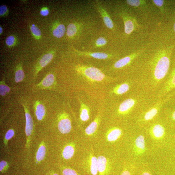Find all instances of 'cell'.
I'll return each mask as SVG.
<instances>
[{
	"label": "cell",
	"instance_id": "cell-39",
	"mask_svg": "<svg viewBox=\"0 0 175 175\" xmlns=\"http://www.w3.org/2000/svg\"><path fill=\"white\" fill-rule=\"evenodd\" d=\"M52 175H58L57 173H54V174H53Z\"/></svg>",
	"mask_w": 175,
	"mask_h": 175
},
{
	"label": "cell",
	"instance_id": "cell-14",
	"mask_svg": "<svg viewBox=\"0 0 175 175\" xmlns=\"http://www.w3.org/2000/svg\"><path fill=\"white\" fill-rule=\"evenodd\" d=\"M55 77L54 75L52 73L47 75L42 81L37 85V87L43 89H47L52 86L55 84Z\"/></svg>",
	"mask_w": 175,
	"mask_h": 175
},
{
	"label": "cell",
	"instance_id": "cell-21",
	"mask_svg": "<svg viewBox=\"0 0 175 175\" xmlns=\"http://www.w3.org/2000/svg\"><path fill=\"white\" fill-rule=\"evenodd\" d=\"M80 25L76 23H71L68 25L67 28V35L69 37L75 36L80 30Z\"/></svg>",
	"mask_w": 175,
	"mask_h": 175
},
{
	"label": "cell",
	"instance_id": "cell-25",
	"mask_svg": "<svg viewBox=\"0 0 175 175\" xmlns=\"http://www.w3.org/2000/svg\"><path fill=\"white\" fill-rule=\"evenodd\" d=\"M10 88L6 85L4 80L1 81L0 94L2 96H5L6 94L8 93L10 91Z\"/></svg>",
	"mask_w": 175,
	"mask_h": 175
},
{
	"label": "cell",
	"instance_id": "cell-1",
	"mask_svg": "<svg viewBox=\"0 0 175 175\" xmlns=\"http://www.w3.org/2000/svg\"><path fill=\"white\" fill-rule=\"evenodd\" d=\"M173 94H169L160 98L152 96L141 107V111L138 122L145 124L153 121L159 115L168 101L173 96Z\"/></svg>",
	"mask_w": 175,
	"mask_h": 175
},
{
	"label": "cell",
	"instance_id": "cell-3",
	"mask_svg": "<svg viewBox=\"0 0 175 175\" xmlns=\"http://www.w3.org/2000/svg\"><path fill=\"white\" fill-rule=\"evenodd\" d=\"M81 167L87 175H98V159L93 152H91L83 161Z\"/></svg>",
	"mask_w": 175,
	"mask_h": 175
},
{
	"label": "cell",
	"instance_id": "cell-24",
	"mask_svg": "<svg viewBox=\"0 0 175 175\" xmlns=\"http://www.w3.org/2000/svg\"><path fill=\"white\" fill-rule=\"evenodd\" d=\"M46 148L43 145L39 148L36 155V159L37 161H40L44 159L46 154Z\"/></svg>",
	"mask_w": 175,
	"mask_h": 175
},
{
	"label": "cell",
	"instance_id": "cell-37",
	"mask_svg": "<svg viewBox=\"0 0 175 175\" xmlns=\"http://www.w3.org/2000/svg\"><path fill=\"white\" fill-rule=\"evenodd\" d=\"M3 31V30L2 28L1 27H0V34L1 35Z\"/></svg>",
	"mask_w": 175,
	"mask_h": 175
},
{
	"label": "cell",
	"instance_id": "cell-28",
	"mask_svg": "<svg viewBox=\"0 0 175 175\" xmlns=\"http://www.w3.org/2000/svg\"><path fill=\"white\" fill-rule=\"evenodd\" d=\"M134 175H153L147 168H142L138 170Z\"/></svg>",
	"mask_w": 175,
	"mask_h": 175
},
{
	"label": "cell",
	"instance_id": "cell-8",
	"mask_svg": "<svg viewBox=\"0 0 175 175\" xmlns=\"http://www.w3.org/2000/svg\"><path fill=\"white\" fill-rule=\"evenodd\" d=\"M138 55V54L135 53L121 58L114 63V68L118 69L127 66L131 64L137 57Z\"/></svg>",
	"mask_w": 175,
	"mask_h": 175
},
{
	"label": "cell",
	"instance_id": "cell-4",
	"mask_svg": "<svg viewBox=\"0 0 175 175\" xmlns=\"http://www.w3.org/2000/svg\"><path fill=\"white\" fill-rule=\"evenodd\" d=\"M133 88H137L134 79L118 84L114 87L111 93L116 96L122 95L128 92Z\"/></svg>",
	"mask_w": 175,
	"mask_h": 175
},
{
	"label": "cell",
	"instance_id": "cell-5",
	"mask_svg": "<svg viewBox=\"0 0 175 175\" xmlns=\"http://www.w3.org/2000/svg\"><path fill=\"white\" fill-rule=\"evenodd\" d=\"M149 133L153 139L159 140L165 137L166 129L162 123L156 122L153 123L149 128Z\"/></svg>",
	"mask_w": 175,
	"mask_h": 175
},
{
	"label": "cell",
	"instance_id": "cell-30",
	"mask_svg": "<svg viewBox=\"0 0 175 175\" xmlns=\"http://www.w3.org/2000/svg\"><path fill=\"white\" fill-rule=\"evenodd\" d=\"M107 42L105 38L100 37L96 40V45L97 47H101L104 46L107 44Z\"/></svg>",
	"mask_w": 175,
	"mask_h": 175
},
{
	"label": "cell",
	"instance_id": "cell-27",
	"mask_svg": "<svg viewBox=\"0 0 175 175\" xmlns=\"http://www.w3.org/2000/svg\"><path fill=\"white\" fill-rule=\"evenodd\" d=\"M126 2L129 5L135 7L143 5L146 3L145 1L140 0H127Z\"/></svg>",
	"mask_w": 175,
	"mask_h": 175
},
{
	"label": "cell",
	"instance_id": "cell-31",
	"mask_svg": "<svg viewBox=\"0 0 175 175\" xmlns=\"http://www.w3.org/2000/svg\"><path fill=\"white\" fill-rule=\"evenodd\" d=\"M15 135V132L12 129H10L6 132L5 136L6 140H9L12 138Z\"/></svg>",
	"mask_w": 175,
	"mask_h": 175
},
{
	"label": "cell",
	"instance_id": "cell-13",
	"mask_svg": "<svg viewBox=\"0 0 175 175\" xmlns=\"http://www.w3.org/2000/svg\"><path fill=\"white\" fill-rule=\"evenodd\" d=\"M97 9L100 13L106 27L110 29L114 28V26L113 22L106 9L101 6H98Z\"/></svg>",
	"mask_w": 175,
	"mask_h": 175
},
{
	"label": "cell",
	"instance_id": "cell-11",
	"mask_svg": "<svg viewBox=\"0 0 175 175\" xmlns=\"http://www.w3.org/2000/svg\"><path fill=\"white\" fill-rule=\"evenodd\" d=\"M25 111L26 119L25 133L27 136H30L33 130V122L29 109L25 105L22 104Z\"/></svg>",
	"mask_w": 175,
	"mask_h": 175
},
{
	"label": "cell",
	"instance_id": "cell-9",
	"mask_svg": "<svg viewBox=\"0 0 175 175\" xmlns=\"http://www.w3.org/2000/svg\"><path fill=\"white\" fill-rule=\"evenodd\" d=\"M123 133L122 130L115 127L109 130L106 134V138L109 142H115L120 138Z\"/></svg>",
	"mask_w": 175,
	"mask_h": 175
},
{
	"label": "cell",
	"instance_id": "cell-16",
	"mask_svg": "<svg viewBox=\"0 0 175 175\" xmlns=\"http://www.w3.org/2000/svg\"><path fill=\"white\" fill-rule=\"evenodd\" d=\"M100 121V116L97 115L94 120L87 127L85 131V134L91 136L94 134L99 126Z\"/></svg>",
	"mask_w": 175,
	"mask_h": 175
},
{
	"label": "cell",
	"instance_id": "cell-35",
	"mask_svg": "<svg viewBox=\"0 0 175 175\" xmlns=\"http://www.w3.org/2000/svg\"><path fill=\"white\" fill-rule=\"evenodd\" d=\"M7 165V163L6 161L4 160L1 161L0 163V171H2Z\"/></svg>",
	"mask_w": 175,
	"mask_h": 175
},
{
	"label": "cell",
	"instance_id": "cell-33",
	"mask_svg": "<svg viewBox=\"0 0 175 175\" xmlns=\"http://www.w3.org/2000/svg\"><path fill=\"white\" fill-rule=\"evenodd\" d=\"M153 2L156 5L159 7H162L164 3V1L163 0H153Z\"/></svg>",
	"mask_w": 175,
	"mask_h": 175
},
{
	"label": "cell",
	"instance_id": "cell-12",
	"mask_svg": "<svg viewBox=\"0 0 175 175\" xmlns=\"http://www.w3.org/2000/svg\"><path fill=\"white\" fill-rule=\"evenodd\" d=\"M122 17L124 22L125 33L127 35H130L135 28V19L131 17L124 15H122Z\"/></svg>",
	"mask_w": 175,
	"mask_h": 175
},
{
	"label": "cell",
	"instance_id": "cell-2",
	"mask_svg": "<svg viewBox=\"0 0 175 175\" xmlns=\"http://www.w3.org/2000/svg\"><path fill=\"white\" fill-rule=\"evenodd\" d=\"M75 69L78 73L90 81H101L106 77L105 74L100 69L94 67L78 65L76 66Z\"/></svg>",
	"mask_w": 175,
	"mask_h": 175
},
{
	"label": "cell",
	"instance_id": "cell-26",
	"mask_svg": "<svg viewBox=\"0 0 175 175\" xmlns=\"http://www.w3.org/2000/svg\"><path fill=\"white\" fill-rule=\"evenodd\" d=\"M32 35L37 40L40 39L41 36V30L36 26L32 25L30 27Z\"/></svg>",
	"mask_w": 175,
	"mask_h": 175
},
{
	"label": "cell",
	"instance_id": "cell-34",
	"mask_svg": "<svg viewBox=\"0 0 175 175\" xmlns=\"http://www.w3.org/2000/svg\"><path fill=\"white\" fill-rule=\"evenodd\" d=\"M49 14V10L46 7L43 8L40 11V14L43 16L48 15Z\"/></svg>",
	"mask_w": 175,
	"mask_h": 175
},
{
	"label": "cell",
	"instance_id": "cell-6",
	"mask_svg": "<svg viewBox=\"0 0 175 175\" xmlns=\"http://www.w3.org/2000/svg\"><path fill=\"white\" fill-rule=\"evenodd\" d=\"M58 123V130L63 134L69 133L72 129V125L68 115L65 113L61 114Z\"/></svg>",
	"mask_w": 175,
	"mask_h": 175
},
{
	"label": "cell",
	"instance_id": "cell-29",
	"mask_svg": "<svg viewBox=\"0 0 175 175\" xmlns=\"http://www.w3.org/2000/svg\"><path fill=\"white\" fill-rule=\"evenodd\" d=\"M16 42V39L14 36L10 35L6 38V43L8 46L11 47L14 45Z\"/></svg>",
	"mask_w": 175,
	"mask_h": 175
},
{
	"label": "cell",
	"instance_id": "cell-10",
	"mask_svg": "<svg viewBox=\"0 0 175 175\" xmlns=\"http://www.w3.org/2000/svg\"><path fill=\"white\" fill-rule=\"evenodd\" d=\"M54 55V52H51L44 55L41 58L37 65L35 75H37L38 73L43 68L47 66L52 60Z\"/></svg>",
	"mask_w": 175,
	"mask_h": 175
},
{
	"label": "cell",
	"instance_id": "cell-15",
	"mask_svg": "<svg viewBox=\"0 0 175 175\" xmlns=\"http://www.w3.org/2000/svg\"><path fill=\"white\" fill-rule=\"evenodd\" d=\"M80 56L92 57L97 59L106 60L111 56V55L106 53L102 52H81L74 50Z\"/></svg>",
	"mask_w": 175,
	"mask_h": 175
},
{
	"label": "cell",
	"instance_id": "cell-38",
	"mask_svg": "<svg viewBox=\"0 0 175 175\" xmlns=\"http://www.w3.org/2000/svg\"><path fill=\"white\" fill-rule=\"evenodd\" d=\"M173 29H174V31L175 32V23L174 25Z\"/></svg>",
	"mask_w": 175,
	"mask_h": 175
},
{
	"label": "cell",
	"instance_id": "cell-17",
	"mask_svg": "<svg viewBox=\"0 0 175 175\" xmlns=\"http://www.w3.org/2000/svg\"><path fill=\"white\" fill-rule=\"evenodd\" d=\"M34 108L37 119L39 121L42 120L46 112L45 107L40 101H37L35 104Z\"/></svg>",
	"mask_w": 175,
	"mask_h": 175
},
{
	"label": "cell",
	"instance_id": "cell-36",
	"mask_svg": "<svg viewBox=\"0 0 175 175\" xmlns=\"http://www.w3.org/2000/svg\"><path fill=\"white\" fill-rule=\"evenodd\" d=\"M169 118L173 122H175V109L170 112Z\"/></svg>",
	"mask_w": 175,
	"mask_h": 175
},
{
	"label": "cell",
	"instance_id": "cell-19",
	"mask_svg": "<svg viewBox=\"0 0 175 175\" xmlns=\"http://www.w3.org/2000/svg\"><path fill=\"white\" fill-rule=\"evenodd\" d=\"M80 119L83 122L87 121L90 118V111L88 107L82 102H81Z\"/></svg>",
	"mask_w": 175,
	"mask_h": 175
},
{
	"label": "cell",
	"instance_id": "cell-23",
	"mask_svg": "<svg viewBox=\"0 0 175 175\" xmlns=\"http://www.w3.org/2000/svg\"><path fill=\"white\" fill-rule=\"evenodd\" d=\"M24 73L22 67L20 65L18 66L15 75V81L16 83L21 82L23 81L24 78Z\"/></svg>",
	"mask_w": 175,
	"mask_h": 175
},
{
	"label": "cell",
	"instance_id": "cell-20",
	"mask_svg": "<svg viewBox=\"0 0 175 175\" xmlns=\"http://www.w3.org/2000/svg\"><path fill=\"white\" fill-rule=\"evenodd\" d=\"M66 31V28L65 25L59 23L55 24L53 30V35L57 38H60L64 35Z\"/></svg>",
	"mask_w": 175,
	"mask_h": 175
},
{
	"label": "cell",
	"instance_id": "cell-32",
	"mask_svg": "<svg viewBox=\"0 0 175 175\" xmlns=\"http://www.w3.org/2000/svg\"><path fill=\"white\" fill-rule=\"evenodd\" d=\"M8 12V9L6 5H2L0 6V15L3 16Z\"/></svg>",
	"mask_w": 175,
	"mask_h": 175
},
{
	"label": "cell",
	"instance_id": "cell-7",
	"mask_svg": "<svg viewBox=\"0 0 175 175\" xmlns=\"http://www.w3.org/2000/svg\"><path fill=\"white\" fill-rule=\"evenodd\" d=\"M133 151L137 156L143 155L146 151L145 141L144 136L139 135L135 139L133 144Z\"/></svg>",
	"mask_w": 175,
	"mask_h": 175
},
{
	"label": "cell",
	"instance_id": "cell-22",
	"mask_svg": "<svg viewBox=\"0 0 175 175\" xmlns=\"http://www.w3.org/2000/svg\"><path fill=\"white\" fill-rule=\"evenodd\" d=\"M138 169V167L132 165H125L123 167L120 175H134L137 171Z\"/></svg>",
	"mask_w": 175,
	"mask_h": 175
},
{
	"label": "cell",
	"instance_id": "cell-18",
	"mask_svg": "<svg viewBox=\"0 0 175 175\" xmlns=\"http://www.w3.org/2000/svg\"><path fill=\"white\" fill-rule=\"evenodd\" d=\"M75 152V147L74 144H69L64 148L62 152V156L66 160L72 158Z\"/></svg>",
	"mask_w": 175,
	"mask_h": 175
}]
</instances>
